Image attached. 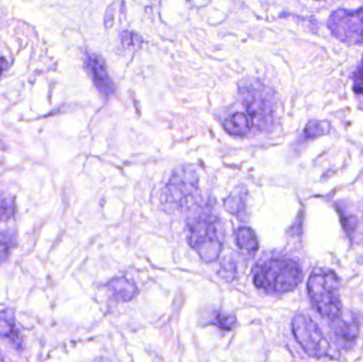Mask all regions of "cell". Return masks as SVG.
Instances as JSON below:
<instances>
[{"mask_svg":"<svg viewBox=\"0 0 363 362\" xmlns=\"http://www.w3.org/2000/svg\"><path fill=\"white\" fill-rule=\"evenodd\" d=\"M254 284L267 293H287L303 280L300 264L287 257H273L256 265Z\"/></svg>","mask_w":363,"mask_h":362,"instance_id":"6da1fadb","label":"cell"},{"mask_svg":"<svg viewBox=\"0 0 363 362\" xmlns=\"http://www.w3.org/2000/svg\"><path fill=\"white\" fill-rule=\"evenodd\" d=\"M341 281L333 270L317 268L307 281L311 304L323 318L336 322L342 318L340 298Z\"/></svg>","mask_w":363,"mask_h":362,"instance_id":"7a4b0ae2","label":"cell"},{"mask_svg":"<svg viewBox=\"0 0 363 362\" xmlns=\"http://www.w3.org/2000/svg\"><path fill=\"white\" fill-rule=\"evenodd\" d=\"M188 242L205 263L217 261L223 246V231L219 219L206 213L190 219Z\"/></svg>","mask_w":363,"mask_h":362,"instance_id":"3957f363","label":"cell"},{"mask_svg":"<svg viewBox=\"0 0 363 362\" xmlns=\"http://www.w3.org/2000/svg\"><path fill=\"white\" fill-rule=\"evenodd\" d=\"M243 102L247 108V115L252 127L260 131H267L274 121L275 106L272 95L262 85H247L240 87Z\"/></svg>","mask_w":363,"mask_h":362,"instance_id":"277c9868","label":"cell"},{"mask_svg":"<svg viewBox=\"0 0 363 362\" xmlns=\"http://www.w3.org/2000/svg\"><path fill=\"white\" fill-rule=\"evenodd\" d=\"M291 327L294 338L308 356L317 359L330 357V341L311 317L296 315Z\"/></svg>","mask_w":363,"mask_h":362,"instance_id":"5b68a950","label":"cell"},{"mask_svg":"<svg viewBox=\"0 0 363 362\" xmlns=\"http://www.w3.org/2000/svg\"><path fill=\"white\" fill-rule=\"evenodd\" d=\"M328 28L335 38L345 44H363V8L335 11L328 19Z\"/></svg>","mask_w":363,"mask_h":362,"instance_id":"8992f818","label":"cell"},{"mask_svg":"<svg viewBox=\"0 0 363 362\" xmlns=\"http://www.w3.org/2000/svg\"><path fill=\"white\" fill-rule=\"evenodd\" d=\"M167 196L178 208H191L200 196L199 178L196 171L189 167L177 169L168 183Z\"/></svg>","mask_w":363,"mask_h":362,"instance_id":"52a82bcc","label":"cell"},{"mask_svg":"<svg viewBox=\"0 0 363 362\" xmlns=\"http://www.w3.org/2000/svg\"><path fill=\"white\" fill-rule=\"evenodd\" d=\"M84 66L99 93L104 97L112 95L114 85L111 80L104 57L97 53H87L84 59Z\"/></svg>","mask_w":363,"mask_h":362,"instance_id":"ba28073f","label":"cell"},{"mask_svg":"<svg viewBox=\"0 0 363 362\" xmlns=\"http://www.w3.org/2000/svg\"><path fill=\"white\" fill-rule=\"evenodd\" d=\"M334 324V334L341 344L347 348L352 346L356 341L359 333V321L357 318L351 319V320H345L341 318L337 320L336 322H333Z\"/></svg>","mask_w":363,"mask_h":362,"instance_id":"9c48e42d","label":"cell"},{"mask_svg":"<svg viewBox=\"0 0 363 362\" xmlns=\"http://www.w3.org/2000/svg\"><path fill=\"white\" fill-rule=\"evenodd\" d=\"M108 288L114 299L121 302L132 301L138 293V286L134 281L125 278V276L113 278L108 283Z\"/></svg>","mask_w":363,"mask_h":362,"instance_id":"30bf717a","label":"cell"},{"mask_svg":"<svg viewBox=\"0 0 363 362\" xmlns=\"http://www.w3.org/2000/svg\"><path fill=\"white\" fill-rule=\"evenodd\" d=\"M0 337L9 338L15 346H21V337L12 310L0 308Z\"/></svg>","mask_w":363,"mask_h":362,"instance_id":"8fae6325","label":"cell"},{"mask_svg":"<svg viewBox=\"0 0 363 362\" xmlns=\"http://www.w3.org/2000/svg\"><path fill=\"white\" fill-rule=\"evenodd\" d=\"M251 120L245 113L237 112L224 120V129L230 135L245 136L251 130Z\"/></svg>","mask_w":363,"mask_h":362,"instance_id":"7c38bea8","label":"cell"},{"mask_svg":"<svg viewBox=\"0 0 363 362\" xmlns=\"http://www.w3.org/2000/svg\"><path fill=\"white\" fill-rule=\"evenodd\" d=\"M237 246L242 252L254 255L258 250V240L250 227H239L235 233Z\"/></svg>","mask_w":363,"mask_h":362,"instance_id":"4fadbf2b","label":"cell"},{"mask_svg":"<svg viewBox=\"0 0 363 362\" xmlns=\"http://www.w3.org/2000/svg\"><path fill=\"white\" fill-rule=\"evenodd\" d=\"M247 198V189L243 186L238 187L224 200V208L230 214L238 216L240 213L245 210Z\"/></svg>","mask_w":363,"mask_h":362,"instance_id":"5bb4252c","label":"cell"},{"mask_svg":"<svg viewBox=\"0 0 363 362\" xmlns=\"http://www.w3.org/2000/svg\"><path fill=\"white\" fill-rule=\"evenodd\" d=\"M330 125L328 121L311 120L305 127L304 136L306 140L308 138L318 137V136L326 135L330 132Z\"/></svg>","mask_w":363,"mask_h":362,"instance_id":"9a60e30c","label":"cell"},{"mask_svg":"<svg viewBox=\"0 0 363 362\" xmlns=\"http://www.w3.org/2000/svg\"><path fill=\"white\" fill-rule=\"evenodd\" d=\"M237 274V264L235 261L230 259H226L225 261H222L220 266V276L223 280L228 282H232L236 278Z\"/></svg>","mask_w":363,"mask_h":362,"instance_id":"2e32d148","label":"cell"},{"mask_svg":"<svg viewBox=\"0 0 363 362\" xmlns=\"http://www.w3.org/2000/svg\"><path fill=\"white\" fill-rule=\"evenodd\" d=\"M15 208L13 202L4 196H0V222L8 221L14 216Z\"/></svg>","mask_w":363,"mask_h":362,"instance_id":"e0dca14e","label":"cell"},{"mask_svg":"<svg viewBox=\"0 0 363 362\" xmlns=\"http://www.w3.org/2000/svg\"><path fill=\"white\" fill-rule=\"evenodd\" d=\"M215 321L216 324L224 331H230L236 323L235 317L232 315L225 314V312H218L215 316Z\"/></svg>","mask_w":363,"mask_h":362,"instance_id":"ac0fdd59","label":"cell"},{"mask_svg":"<svg viewBox=\"0 0 363 362\" xmlns=\"http://www.w3.org/2000/svg\"><path fill=\"white\" fill-rule=\"evenodd\" d=\"M353 89L358 95L363 94V57L353 74Z\"/></svg>","mask_w":363,"mask_h":362,"instance_id":"d6986e66","label":"cell"},{"mask_svg":"<svg viewBox=\"0 0 363 362\" xmlns=\"http://www.w3.org/2000/svg\"><path fill=\"white\" fill-rule=\"evenodd\" d=\"M121 43L125 47L135 46V45H140L142 42V38L140 36L130 31L121 32Z\"/></svg>","mask_w":363,"mask_h":362,"instance_id":"ffe728a7","label":"cell"},{"mask_svg":"<svg viewBox=\"0 0 363 362\" xmlns=\"http://www.w3.org/2000/svg\"><path fill=\"white\" fill-rule=\"evenodd\" d=\"M11 242L6 236L0 235V259L6 256L10 250Z\"/></svg>","mask_w":363,"mask_h":362,"instance_id":"44dd1931","label":"cell"},{"mask_svg":"<svg viewBox=\"0 0 363 362\" xmlns=\"http://www.w3.org/2000/svg\"><path fill=\"white\" fill-rule=\"evenodd\" d=\"M8 67V63H6L4 57H0V76L4 74V70Z\"/></svg>","mask_w":363,"mask_h":362,"instance_id":"7402d4cb","label":"cell"},{"mask_svg":"<svg viewBox=\"0 0 363 362\" xmlns=\"http://www.w3.org/2000/svg\"><path fill=\"white\" fill-rule=\"evenodd\" d=\"M0 362H4V361H2L1 359H0Z\"/></svg>","mask_w":363,"mask_h":362,"instance_id":"603a6c76","label":"cell"}]
</instances>
